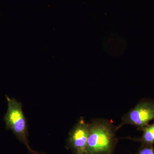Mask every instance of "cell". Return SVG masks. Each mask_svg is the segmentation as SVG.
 Returning <instances> with one entry per match:
<instances>
[{"mask_svg": "<svg viewBox=\"0 0 154 154\" xmlns=\"http://www.w3.org/2000/svg\"><path fill=\"white\" fill-rule=\"evenodd\" d=\"M89 124L86 154H112L118 140L116 126L107 119H94Z\"/></svg>", "mask_w": 154, "mask_h": 154, "instance_id": "6da1fadb", "label": "cell"}, {"mask_svg": "<svg viewBox=\"0 0 154 154\" xmlns=\"http://www.w3.org/2000/svg\"><path fill=\"white\" fill-rule=\"evenodd\" d=\"M8 108L4 116L7 130H11L20 141L24 144L28 151L33 154H41L31 148L28 140V125L22 109V104L17 99L6 96Z\"/></svg>", "mask_w": 154, "mask_h": 154, "instance_id": "7a4b0ae2", "label": "cell"}, {"mask_svg": "<svg viewBox=\"0 0 154 154\" xmlns=\"http://www.w3.org/2000/svg\"><path fill=\"white\" fill-rule=\"evenodd\" d=\"M152 120L154 122V99H142L122 116L121 123L116 126V130L125 125H131L140 131Z\"/></svg>", "mask_w": 154, "mask_h": 154, "instance_id": "3957f363", "label": "cell"}, {"mask_svg": "<svg viewBox=\"0 0 154 154\" xmlns=\"http://www.w3.org/2000/svg\"><path fill=\"white\" fill-rule=\"evenodd\" d=\"M89 136V124L82 117L69 133L67 146L75 154H86Z\"/></svg>", "mask_w": 154, "mask_h": 154, "instance_id": "277c9868", "label": "cell"}, {"mask_svg": "<svg viewBox=\"0 0 154 154\" xmlns=\"http://www.w3.org/2000/svg\"><path fill=\"white\" fill-rule=\"evenodd\" d=\"M143 131L142 136L140 138H126L135 141L139 142L142 145H153L154 144V122L152 124H148L141 129Z\"/></svg>", "mask_w": 154, "mask_h": 154, "instance_id": "5b68a950", "label": "cell"}, {"mask_svg": "<svg viewBox=\"0 0 154 154\" xmlns=\"http://www.w3.org/2000/svg\"><path fill=\"white\" fill-rule=\"evenodd\" d=\"M134 154H154V146L141 145L137 152Z\"/></svg>", "mask_w": 154, "mask_h": 154, "instance_id": "8992f818", "label": "cell"}]
</instances>
